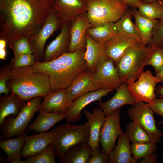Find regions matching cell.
Listing matches in <instances>:
<instances>
[{"label":"cell","mask_w":163,"mask_h":163,"mask_svg":"<svg viewBox=\"0 0 163 163\" xmlns=\"http://www.w3.org/2000/svg\"><path fill=\"white\" fill-rule=\"evenodd\" d=\"M126 133L132 143L151 142L148 133L139 124L132 121L128 124Z\"/></svg>","instance_id":"obj_32"},{"label":"cell","mask_w":163,"mask_h":163,"mask_svg":"<svg viewBox=\"0 0 163 163\" xmlns=\"http://www.w3.org/2000/svg\"><path fill=\"white\" fill-rule=\"evenodd\" d=\"M155 91L158 97L163 98V85H158L156 88Z\"/></svg>","instance_id":"obj_46"},{"label":"cell","mask_w":163,"mask_h":163,"mask_svg":"<svg viewBox=\"0 0 163 163\" xmlns=\"http://www.w3.org/2000/svg\"><path fill=\"white\" fill-rule=\"evenodd\" d=\"M121 108L105 117L100 137L101 152L104 154L109 155L115 146L117 138L123 133L120 124Z\"/></svg>","instance_id":"obj_11"},{"label":"cell","mask_w":163,"mask_h":163,"mask_svg":"<svg viewBox=\"0 0 163 163\" xmlns=\"http://www.w3.org/2000/svg\"><path fill=\"white\" fill-rule=\"evenodd\" d=\"M71 22L64 23L58 36L47 47L42 62L56 59L68 52L70 43Z\"/></svg>","instance_id":"obj_15"},{"label":"cell","mask_w":163,"mask_h":163,"mask_svg":"<svg viewBox=\"0 0 163 163\" xmlns=\"http://www.w3.org/2000/svg\"><path fill=\"white\" fill-rule=\"evenodd\" d=\"M133 16L131 10H127L117 21L115 23L119 34L133 37L142 42L141 35L132 20Z\"/></svg>","instance_id":"obj_30"},{"label":"cell","mask_w":163,"mask_h":163,"mask_svg":"<svg viewBox=\"0 0 163 163\" xmlns=\"http://www.w3.org/2000/svg\"><path fill=\"white\" fill-rule=\"evenodd\" d=\"M144 3H151L158 0H142Z\"/></svg>","instance_id":"obj_48"},{"label":"cell","mask_w":163,"mask_h":163,"mask_svg":"<svg viewBox=\"0 0 163 163\" xmlns=\"http://www.w3.org/2000/svg\"><path fill=\"white\" fill-rule=\"evenodd\" d=\"M53 9L64 23L71 22L87 11V0H55Z\"/></svg>","instance_id":"obj_16"},{"label":"cell","mask_w":163,"mask_h":163,"mask_svg":"<svg viewBox=\"0 0 163 163\" xmlns=\"http://www.w3.org/2000/svg\"><path fill=\"white\" fill-rule=\"evenodd\" d=\"M7 43L13 50L14 57L27 53L33 54L27 37H23Z\"/></svg>","instance_id":"obj_37"},{"label":"cell","mask_w":163,"mask_h":163,"mask_svg":"<svg viewBox=\"0 0 163 163\" xmlns=\"http://www.w3.org/2000/svg\"><path fill=\"white\" fill-rule=\"evenodd\" d=\"M55 0H0V39L7 43L37 33L53 9Z\"/></svg>","instance_id":"obj_1"},{"label":"cell","mask_w":163,"mask_h":163,"mask_svg":"<svg viewBox=\"0 0 163 163\" xmlns=\"http://www.w3.org/2000/svg\"><path fill=\"white\" fill-rule=\"evenodd\" d=\"M155 50L142 43L128 49L116 65L122 82H135L144 72L147 60Z\"/></svg>","instance_id":"obj_4"},{"label":"cell","mask_w":163,"mask_h":163,"mask_svg":"<svg viewBox=\"0 0 163 163\" xmlns=\"http://www.w3.org/2000/svg\"><path fill=\"white\" fill-rule=\"evenodd\" d=\"M147 104L154 113L160 115L163 118V98H157L153 103ZM161 124L163 126V120L158 122L157 125Z\"/></svg>","instance_id":"obj_42"},{"label":"cell","mask_w":163,"mask_h":163,"mask_svg":"<svg viewBox=\"0 0 163 163\" xmlns=\"http://www.w3.org/2000/svg\"><path fill=\"white\" fill-rule=\"evenodd\" d=\"M11 68L10 65H5L1 69L0 72V94H8L11 90L8 87L7 82L11 78Z\"/></svg>","instance_id":"obj_40"},{"label":"cell","mask_w":163,"mask_h":163,"mask_svg":"<svg viewBox=\"0 0 163 163\" xmlns=\"http://www.w3.org/2000/svg\"><path fill=\"white\" fill-rule=\"evenodd\" d=\"M128 6L133 8H138L143 3L142 0H122Z\"/></svg>","instance_id":"obj_45"},{"label":"cell","mask_w":163,"mask_h":163,"mask_svg":"<svg viewBox=\"0 0 163 163\" xmlns=\"http://www.w3.org/2000/svg\"><path fill=\"white\" fill-rule=\"evenodd\" d=\"M17 94L11 93L1 96L0 98V125L9 115L16 117L26 103Z\"/></svg>","instance_id":"obj_25"},{"label":"cell","mask_w":163,"mask_h":163,"mask_svg":"<svg viewBox=\"0 0 163 163\" xmlns=\"http://www.w3.org/2000/svg\"><path fill=\"white\" fill-rule=\"evenodd\" d=\"M116 90L115 94L110 99L104 102L100 101L98 104L105 117L124 105L130 104L133 106L137 102L128 90L127 83H122Z\"/></svg>","instance_id":"obj_20"},{"label":"cell","mask_w":163,"mask_h":163,"mask_svg":"<svg viewBox=\"0 0 163 163\" xmlns=\"http://www.w3.org/2000/svg\"><path fill=\"white\" fill-rule=\"evenodd\" d=\"M161 157H162V158H163V153L162 154V155Z\"/></svg>","instance_id":"obj_49"},{"label":"cell","mask_w":163,"mask_h":163,"mask_svg":"<svg viewBox=\"0 0 163 163\" xmlns=\"http://www.w3.org/2000/svg\"><path fill=\"white\" fill-rule=\"evenodd\" d=\"M86 39L85 59L88 69L94 72L101 61L108 57L105 53L104 44L95 41L87 33Z\"/></svg>","instance_id":"obj_24"},{"label":"cell","mask_w":163,"mask_h":163,"mask_svg":"<svg viewBox=\"0 0 163 163\" xmlns=\"http://www.w3.org/2000/svg\"><path fill=\"white\" fill-rule=\"evenodd\" d=\"M26 134L0 141V147L6 154L5 160L11 163H21V153L25 143Z\"/></svg>","instance_id":"obj_26"},{"label":"cell","mask_w":163,"mask_h":163,"mask_svg":"<svg viewBox=\"0 0 163 163\" xmlns=\"http://www.w3.org/2000/svg\"><path fill=\"white\" fill-rule=\"evenodd\" d=\"M10 65L12 68L33 66L36 61L32 53L24 54L12 58Z\"/></svg>","instance_id":"obj_38"},{"label":"cell","mask_w":163,"mask_h":163,"mask_svg":"<svg viewBox=\"0 0 163 163\" xmlns=\"http://www.w3.org/2000/svg\"><path fill=\"white\" fill-rule=\"evenodd\" d=\"M139 13L147 18L157 19L163 17V2L158 0L142 4L138 8Z\"/></svg>","instance_id":"obj_33"},{"label":"cell","mask_w":163,"mask_h":163,"mask_svg":"<svg viewBox=\"0 0 163 163\" xmlns=\"http://www.w3.org/2000/svg\"><path fill=\"white\" fill-rule=\"evenodd\" d=\"M7 43L6 40L4 39H0V59L3 60H5L7 54L6 47Z\"/></svg>","instance_id":"obj_44"},{"label":"cell","mask_w":163,"mask_h":163,"mask_svg":"<svg viewBox=\"0 0 163 163\" xmlns=\"http://www.w3.org/2000/svg\"><path fill=\"white\" fill-rule=\"evenodd\" d=\"M43 98L38 111L39 113L64 114L70 103L66 88L50 91Z\"/></svg>","instance_id":"obj_19"},{"label":"cell","mask_w":163,"mask_h":163,"mask_svg":"<svg viewBox=\"0 0 163 163\" xmlns=\"http://www.w3.org/2000/svg\"><path fill=\"white\" fill-rule=\"evenodd\" d=\"M43 97H34L27 101L15 117L5 119L1 126V137L8 139L23 135L28 124L38 111Z\"/></svg>","instance_id":"obj_7"},{"label":"cell","mask_w":163,"mask_h":163,"mask_svg":"<svg viewBox=\"0 0 163 163\" xmlns=\"http://www.w3.org/2000/svg\"><path fill=\"white\" fill-rule=\"evenodd\" d=\"M85 52L80 50L67 52L49 62L36 61L33 67L35 72L48 76L50 91L66 89L76 77L88 69L85 59Z\"/></svg>","instance_id":"obj_2"},{"label":"cell","mask_w":163,"mask_h":163,"mask_svg":"<svg viewBox=\"0 0 163 163\" xmlns=\"http://www.w3.org/2000/svg\"><path fill=\"white\" fill-rule=\"evenodd\" d=\"M83 112L90 126L88 144L92 150L99 147L100 134L105 116L102 110L94 108L92 112L84 110Z\"/></svg>","instance_id":"obj_22"},{"label":"cell","mask_w":163,"mask_h":163,"mask_svg":"<svg viewBox=\"0 0 163 163\" xmlns=\"http://www.w3.org/2000/svg\"><path fill=\"white\" fill-rule=\"evenodd\" d=\"M158 154L153 152L140 160V163H157L158 162Z\"/></svg>","instance_id":"obj_43"},{"label":"cell","mask_w":163,"mask_h":163,"mask_svg":"<svg viewBox=\"0 0 163 163\" xmlns=\"http://www.w3.org/2000/svg\"><path fill=\"white\" fill-rule=\"evenodd\" d=\"M92 149L88 143L79 144L70 148L60 159L61 163H88Z\"/></svg>","instance_id":"obj_28"},{"label":"cell","mask_w":163,"mask_h":163,"mask_svg":"<svg viewBox=\"0 0 163 163\" xmlns=\"http://www.w3.org/2000/svg\"><path fill=\"white\" fill-rule=\"evenodd\" d=\"M109 155L100 152L99 147L92 151L88 163H109Z\"/></svg>","instance_id":"obj_41"},{"label":"cell","mask_w":163,"mask_h":163,"mask_svg":"<svg viewBox=\"0 0 163 163\" xmlns=\"http://www.w3.org/2000/svg\"><path fill=\"white\" fill-rule=\"evenodd\" d=\"M35 120L27 126V129L37 133L45 132L58 122L66 119L65 114L54 112L40 113Z\"/></svg>","instance_id":"obj_27"},{"label":"cell","mask_w":163,"mask_h":163,"mask_svg":"<svg viewBox=\"0 0 163 163\" xmlns=\"http://www.w3.org/2000/svg\"><path fill=\"white\" fill-rule=\"evenodd\" d=\"M138 78L136 82L127 83L129 92L137 102L153 103L157 98L155 91L156 85L161 82L160 80L157 76L153 75L151 71L148 70L142 72Z\"/></svg>","instance_id":"obj_10"},{"label":"cell","mask_w":163,"mask_h":163,"mask_svg":"<svg viewBox=\"0 0 163 163\" xmlns=\"http://www.w3.org/2000/svg\"><path fill=\"white\" fill-rule=\"evenodd\" d=\"M53 131L26 135L21 153V157L28 158L41 152L53 143Z\"/></svg>","instance_id":"obj_18"},{"label":"cell","mask_w":163,"mask_h":163,"mask_svg":"<svg viewBox=\"0 0 163 163\" xmlns=\"http://www.w3.org/2000/svg\"><path fill=\"white\" fill-rule=\"evenodd\" d=\"M146 65L152 66L156 73L161 71L163 69V48L155 50L147 60Z\"/></svg>","instance_id":"obj_39"},{"label":"cell","mask_w":163,"mask_h":163,"mask_svg":"<svg viewBox=\"0 0 163 163\" xmlns=\"http://www.w3.org/2000/svg\"><path fill=\"white\" fill-rule=\"evenodd\" d=\"M128 7L122 0H87L86 13L91 27H94L116 22Z\"/></svg>","instance_id":"obj_6"},{"label":"cell","mask_w":163,"mask_h":163,"mask_svg":"<svg viewBox=\"0 0 163 163\" xmlns=\"http://www.w3.org/2000/svg\"><path fill=\"white\" fill-rule=\"evenodd\" d=\"M157 76L160 80L161 82L163 83V69L160 72L156 73Z\"/></svg>","instance_id":"obj_47"},{"label":"cell","mask_w":163,"mask_h":163,"mask_svg":"<svg viewBox=\"0 0 163 163\" xmlns=\"http://www.w3.org/2000/svg\"><path fill=\"white\" fill-rule=\"evenodd\" d=\"M91 27L86 13L80 14L71 22L68 52H73L78 50L85 51L86 35L87 30Z\"/></svg>","instance_id":"obj_14"},{"label":"cell","mask_w":163,"mask_h":163,"mask_svg":"<svg viewBox=\"0 0 163 163\" xmlns=\"http://www.w3.org/2000/svg\"><path fill=\"white\" fill-rule=\"evenodd\" d=\"M127 113L132 121L139 124L148 133L151 142L157 144L161 141L163 132L158 128L154 112L147 103L138 101L128 109Z\"/></svg>","instance_id":"obj_8"},{"label":"cell","mask_w":163,"mask_h":163,"mask_svg":"<svg viewBox=\"0 0 163 163\" xmlns=\"http://www.w3.org/2000/svg\"><path fill=\"white\" fill-rule=\"evenodd\" d=\"M147 46L155 50L163 48V17L158 20L152 32L150 42Z\"/></svg>","instance_id":"obj_36"},{"label":"cell","mask_w":163,"mask_h":163,"mask_svg":"<svg viewBox=\"0 0 163 163\" xmlns=\"http://www.w3.org/2000/svg\"><path fill=\"white\" fill-rule=\"evenodd\" d=\"M158 148L156 144L151 142L132 143L130 149L133 158L137 161L141 160L157 151Z\"/></svg>","instance_id":"obj_34"},{"label":"cell","mask_w":163,"mask_h":163,"mask_svg":"<svg viewBox=\"0 0 163 163\" xmlns=\"http://www.w3.org/2000/svg\"><path fill=\"white\" fill-rule=\"evenodd\" d=\"M53 131L55 157L59 159L73 146L88 143L90 126L88 122L81 125L67 123L56 127Z\"/></svg>","instance_id":"obj_5"},{"label":"cell","mask_w":163,"mask_h":163,"mask_svg":"<svg viewBox=\"0 0 163 163\" xmlns=\"http://www.w3.org/2000/svg\"><path fill=\"white\" fill-rule=\"evenodd\" d=\"M113 91L112 89H99L85 93L70 103L65 113L68 123H73L82 118L81 112L84 108L91 102L100 101L102 98Z\"/></svg>","instance_id":"obj_13"},{"label":"cell","mask_w":163,"mask_h":163,"mask_svg":"<svg viewBox=\"0 0 163 163\" xmlns=\"http://www.w3.org/2000/svg\"><path fill=\"white\" fill-rule=\"evenodd\" d=\"M161 1H163V0H161Z\"/></svg>","instance_id":"obj_50"},{"label":"cell","mask_w":163,"mask_h":163,"mask_svg":"<svg viewBox=\"0 0 163 163\" xmlns=\"http://www.w3.org/2000/svg\"><path fill=\"white\" fill-rule=\"evenodd\" d=\"M94 82L97 90H114L122 83L113 61L108 58L103 59L94 72Z\"/></svg>","instance_id":"obj_12"},{"label":"cell","mask_w":163,"mask_h":163,"mask_svg":"<svg viewBox=\"0 0 163 163\" xmlns=\"http://www.w3.org/2000/svg\"><path fill=\"white\" fill-rule=\"evenodd\" d=\"M94 73L87 69L76 77L66 89L70 103L85 93L97 90L94 82Z\"/></svg>","instance_id":"obj_21"},{"label":"cell","mask_w":163,"mask_h":163,"mask_svg":"<svg viewBox=\"0 0 163 163\" xmlns=\"http://www.w3.org/2000/svg\"><path fill=\"white\" fill-rule=\"evenodd\" d=\"M130 141L126 133L118 137L117 144L109 154V163H136L131 152Z\"/></svg>","instance_id":"obj_23"},{"label":"cell","mask_w":163,"mask_h":163,"mask_svg":"<svg viewBox=\"0 0 163 163\" xmlns=\"http://www.w3.org/2000/svg\"><path fill=\"white\" fill-rule=\"evenodd\" d=\"M139 42L125 35L118 34L104 44L106 55L116 65L127 50Z\"/></svg>","instance_id":"obj_17"},{"label":"cell","mask_w":163,"mask_h":163,"mask_svg":"<svg viewBox=\"0 0 163 163\" xmlns=\"http://www.w3.org/2000/svg\"><path fill=\"white\" fill-rule=\"evenodd\" d=\"M131 11L135 21V24L141 35L142 42L147 46L150 42L152 32L158 20L144 17L136 8H133Z\"/></svg>","instance_id":"obj_29"},{"label":"cell","mask_w":163,"mask_h":163,"mask_svg":"<svg viewBox=\"0 0 163 163\" xmlns=\"http://www.w3.org/2000/svg\"><path fill=\"white\" fill-rule=\"evenodd\" d=\"M87 33L97 42L104 44L118 34L115 23H110L88 29Z\"/></svg>","instance_id":"obj_31"},{"label":"cell","mask_w":163,"mask_h":163,"mask_svg":"<svg viewBox=\"0 0 163 163\" xmlns=\"http://www.w3.org/2000/svg\"><path fill=\"white\" fill-rule=\"evenodd\" d=\"M11 68L8 88L26 101L45 96L50 91L49 78L46 75L35 72L33 66Z\"/></svg>","instance_id":"obj_3"},{"label":"cell","mask_w":163,"mask_h":163,"mask_svg":"<svg viewBox=\"0 0 163 163\" xmlns=\"http://www.w3.org/2000/svg\"><path fill=\"white\" fill-rule=\"evenodd\" d=\"M53 145H50L40 153L21 161V163H56Z\"/></svg>","instance_id":"obj_35"},{"label":"cell","mask_w":163,"mask_h":163,"mask_svg":"<svg viewBox=\"0 0 163 163\" xmlns=\"http://www.w3.org/2000/svg\"><path fill=\"white\" fill-rule=\"evenodd\" d=\"M64 23L53 9L43 27L36 34L28 38L30 48L36 61H42L46 41L56 31L61 28Z\"/></svg>","instance_id":"obj_9"}]
</instances>
